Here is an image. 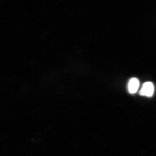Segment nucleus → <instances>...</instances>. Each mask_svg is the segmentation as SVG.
<instances>
[{
    "instance_id": "nucleus-1",
    "label": "nucleus",
    "mask_w": 156,
    "mask_h": 156,
    "mask_svg": "<svg viewBox=\"0 0 156 156\" xmlns=\"http://www.w3.org/2000/svg\"><path fill=\"white\" fill-rule=\"evenodd\" d=\"M154 92V87L153 83L150 82L144 84L140 94L143 96L151 97L153 95Z\"/></svg>"
},
{
    "instance_id": "nucleus-2",
    "label": "nucleus",
    "mask_w": 156,
    "mask_h": 156,
    "mask_svg": "<svg viewBox=\"0 0 156 156\" xmlns=\"http://www.w3.org/2000/svg\"><path fill=\"white\" fill-rule=\"evenodd\" d=\"M140 85L139 81L136 78H133L129 82L128 89L130 93H135L137 91Z\"/></svg>"
}]
</instances>
